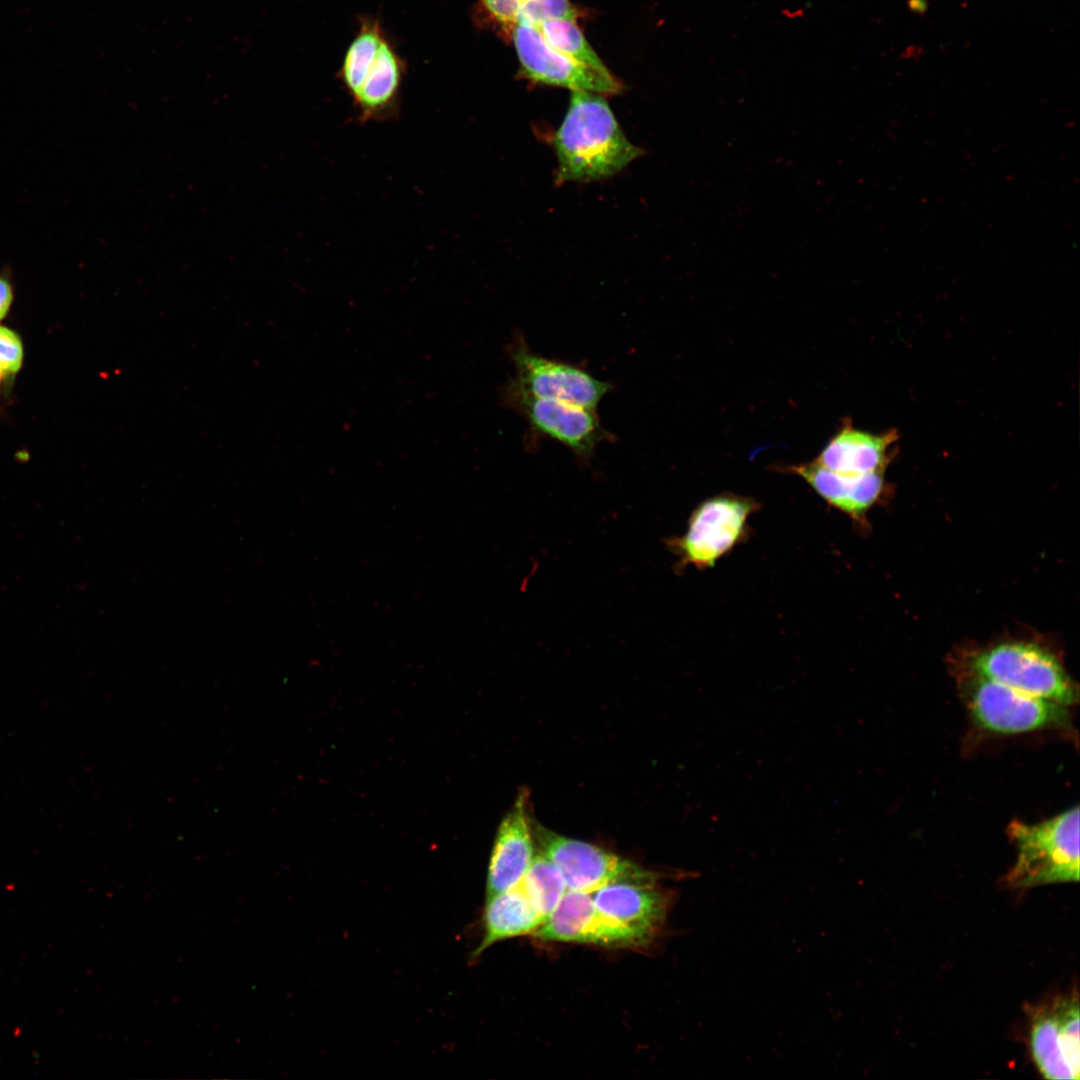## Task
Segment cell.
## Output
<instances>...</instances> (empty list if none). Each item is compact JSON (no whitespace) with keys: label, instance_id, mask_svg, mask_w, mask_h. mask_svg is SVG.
Masks as SVG:
<instances>
[{"label":"cell","instance_id":"obj_1","mask_svg":"<svg viewBox=\"0 0 1080 1080\" xmlns=\"http://www.w3.org/2000/svg\"><path fill=\"white\" fill-rule=\"evenodd\" d=\"M552 145L558 185L611 177L643 153L624 135L603 95L584 91L571 92Z\"/></svg>","mask_w":1080,"mask_h":1080},{"label":"cell","instance_id":"obj_2","mask_svg":"<svg viewBox=\"0 0 1080 1080\" xmlns=\"http://www.w3.org/2000/svg\"><path fill=\"white\" fill-rule=\"evenodd\" d=\"M1007 832L1017 849L1016 862L1005 877L1009 886L1029 888L1079 880L1078 806L1036 824L1014 820Z\"/></svg>","mask_w":1080,"mask_h":1080},{"label":"cell","instance_id":"obj_3","mask_svg":"<svg viewBox=\"0 0 1080 1080\" xmlns=\"http://www.w3.org/2000/svg\"><path fill=\"white\" fill-rule=\"evenodd\" d=\"M970 667L973 675L1034 697L1065 706L1078 701L1077 686L1058 659L1033 643L999 644L975 655Z\"/></svg>","mask_w":1080,"mask_h":1080},{"label":"cell","instance_id":"obj_4","mask_svg":"<svg viewBox=\"0 0 1080 1080\" xmlns=\"http://www.w3.org/2000/svg\"><path fill=\"white\" fill-rule=\"evenodd\" d=\"M759 508L750 498L725 493L706 499L692 512L686 532L666 540L678 558V569L692 565L698 569L713 567L717 560L741 542L747 520Z\"/></svg>","mask_w":1080,"mask_h":1080},{"label":"cell","instance_id":"obj_5","mask_svg":"<svg viewBox=\"0 0 1080 1080\" xmlns=\"http://www.w3.org/2000/svg\"><path fill=\"white\" fill-rule=\"evenodd\" d=\"M508 353L516 377L507 385L538 398L554 399L595 411L611 384L585 369L533 352L521 335L513 338Z\"/></svg>","mask_w":1080,"mask_h":1080},{"label":"cell","instance_id":"obj_6","mask_svg":"<svg viewBox=\"0 0 1080 1080\" xmlns=\"http://www.w3.org/2000/svg\"><path fill=\"white\" fill-rule=\"evenodd\" d=\"M966 703L983 729L1012 734L1064 726L1065 705L1034 697L997 681L973 675L967 685Z\"/></svg>","mask_w":1080,"mask_h":1080},{"label":"cell","instance_id":"obj_7","mask_svg":"<svg viewBox=\"0 0 1080 1080\" xmlns=\"http://www.w3.org/2000/svg\"><path fill=\"white\" fill-rule=\"evenodd\" d=\"M1079 1001L1077 993L1032 1009L1029 1041L1032 1059L1050 1080H1078L1080 1074Z\"/></svg>","mask_w":1080,"mask_h":1080},{"label":"cell","instance_id":"obj_8","mask_svg":"<svg viewBox=\"0 0 1080 1080\" xmlns=\"http://www.w3.org/2000/svg\"><path fill=\"white\" fill-rule=\"evenodd\" d=\"M505 402L522 415L535 435L554 440L588 461L596 446L610 440L595 411L554 399L523 394L506 385Z\"/></svg>","mask_w":1080,"mask_h":1080},{"label":"cell","instance_id":"obj_9","mask_svg":"<svg viewBox=\"0 0 1080 1080\" xmlns=\"http://www.w3.org/2000/svg\"><path fill=\"white\" fill-rule=\"evenodd\" d=\"M532 833L570 890L592 893L615 880L655 874L600 847L558 835L540 825H535Z\"/></svg>","mask_w":1080,"mask_h":1080},{"label":"cell","instance_id":"obj_10","mask_svg":"<svg viewBox=\"0 0 1080 1080\" xmlns=\"http://www.w3.org/2000/svg\"><path fill=\"white\" fill-rule=\"evenodd\" d=\"M512 36L523 75L535 82L600 95L616 94L622 88L610 72L584 66L551 47L538 28L515 24Z\"/></svg>","mask_w":1080,"mask_h":1080},{"label":"cell","instance_id":"obj_11","mask_svg":"<svg viewBox=\"0 0 1080 1080\" xmlns=\"http://www.w3.org/2000/svg\"><path fill=\"white\" fill-rule=\"evenodd\" d=\"M659 874L612 881L590 893L609 920L638 935L645 944L663 929L673 893L658 887Z\"/></svg>","mask_w":1080,"mask_h":1080},{"label":"cell","instance_id":"obj_12","mask_svg":"<svg viewBox=\"0 0 1080 1080\" xmlns=\"http://www.w3.org/2000/svg\"><path fill=\"white\" fill-rule=\"evenodd\" d=\"M532 935L546 941L607 947L645 944L638 935L605 917L596 908L590 893L570 889Z\"/></svg>","mask_w":1080,"mask_h":1080},{"label":"cell","instance_id":"obj_13","mask_svg":"<svg viewBox=\"0 0 1080 1080\" xmlns=\"http://www.w3.org/2000/svg\"><path fill=\"white\" fill-rule=\"evenodd\" d=\"M526 792L519 794L497 832L487 874V897L516 887L534 857Z\"/></svg>","mask_w":1080,"mask_h":1080},{"label":"cell","instance_id":"obj_14","mask_svg":"<svg viewBox=\"0 0 1080 1080\" xmlns=\"http://www.w3.org/2000/svg\"><path fill=\"white\" fill-rule=\"evenodd\" d=\"M897 440L898 434L895 430L873 434L855 428L847 419L815 461L845 475L884 471Z\"/></svg>","mask_w":1080,"mask_h":1080},{"label":"cell","instance_id":"obj_15","mask_svg":"<svg viewBox=\"0 0 1080 1080\" xmlns=\"http://www.w3.org/2000/svg\"><path fill=\"white\" fill-rule=\"evenodd\" d=\"M786 472L801 477L828 504L855 519L863 517L878 500L884 488V471L845 475L813 460L809 463L788 465Z\"/></svg>","mask_w":1080,"mask_h":1080},{"label":"cell","instance_id":"obj_16","mask_svg":"<svg viewBox=\"0 0 1080 1080\" xmlns=\"http://www.w3.org/2000/svg\"><path fill=\"white\" fill-rule=\"evenodd\" d=\"M544 920L518 885L487 897L483 915L484 934L472 952V958L479 957L500 940L532 934Z\"/></svg>","mask_w":1080,"mask_h":1080},{"label":"cell","instance_id":"obj_17","mask_svg":"<svg viewBox=\"0 0 1080 1080\" xmlns=\"http://www.w3.org/2000/svg\"><path fill=\"white\" fill-rule=\"evenodd\" d=\"M399 85V64L392 50L383 40L361 85L352 95L359 111V121L377 122L391 119L395 113Z\"/></svg>","mask_w":1080,"mask_h":1080},{"label":"cell","instance_id":"obj_18","mask_svg":"<svg viewBox=\"0 0 1080 1080\" xmlns=\"http://www.w3.org/2000/svg\"><path fill=\"white\" fill-rule=\"evenodd\" d=\"M518 886L544 919L553 912L567 891V885L560 870L540 853L534 855Z\"/></svg>","mask_w":1080,"mask_h":1080},{"label":"cell","instance_id":"obj_19","mask_svg":"<svg viewBox=\"0 0 1080 1080\" xmlns=\"http://www.w3.org/2000/svg\"><path fill=\"white\" fill-rule=\"evenodd\" d=\"M546 42L578 63L602 73L609 70L585 39L575 21L548 20L538 27Z\"/></svg>","mask_w":1080,"mask_h":1080},{"label":"cell","instance_id":"obj_20","mask_svg":"<svg viewBox=\"0 0 1080 1080\" xmlns=\"http://www.w3.org/2000/svg\"><path fill=\"white\" fill-rule=\"evenodd\" d=\"M382 42L378 32L367 29L362 31L349 47L343 66V78L351 96L361 85Z\"/></svg>","mask_w":1080,"mask_h":1080},{"label":"cell","instance_id":"obj_21","mask_svg":"<svg viewBox=\"0 0 1080 1080\" xmlns=\"http://www.w3.org/2000/svg\"><path fill=\"white\" fill-rule=\"evenodd\" d=\"M575 16L569 0H523L517 10L516 24L538 28L548 20L575 21Z\"/></svg>","mask_w":1080,"mask_h":1080},{"label":"cell","instance_id":"obj_22","mask_svg":"<svg viewBox=\"0 0 1080 1080\" xmlns=\"http://www.w3.org/2000/svg\"><path fill=\"white\" fill-rule=\"evenodd\" d=\"M23 342L13 329L0 324V368L4 379L15 376L22 367Z\"/></svg>","mask_w":1080,"mask_h":1080},{"label":"cell","instance_id":"obj_23","mask_svg":"<svg viewBox=\"0 0 1080 1080\" xmlns=\"http://www.w3.org/2000/svg\"><path fill=\"white\" fill-rule=\"evenodd\" d=\"M523 0H482L490 13L506 27L516 24V15Z\"/></svg>","mask_w":1080,"mask_h":1080},{"label":"cell","instance_id":"obj_24","mask_svg":"<svg viewBox=\"0 0 1080 1080\" xmlns=\"http://www.w3.org/2000/svg\"><path fill=\"white\" fill-rule=\"evenodd\" d=\"M14 300V286L11 271L5 267L0 272V321L6 318Z\"/></svg>","mask_w":1080,"mask_h":1080},{"label":"cell","instance_id":"obj_25","mask_svg":"<svg viewBox=\"0 0 1080 1080\" xmlns=\"http://www.w3.org/2000/svg\"><path fill=\"white\" fill-rule=\"evenodd\" d=\"M3 379H4L3 373H2V370L0 368V388H1V382H2Z\"/></svg>","mask_w":1080,"mask_h":1080}]
</instances>
